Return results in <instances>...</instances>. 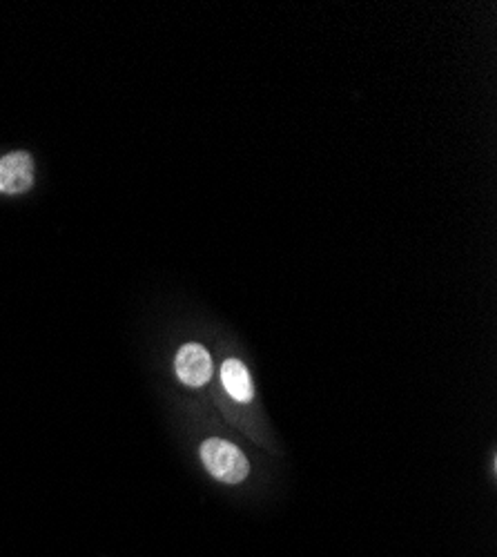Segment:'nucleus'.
Here are the masks:
<instances>
[{
    "mask_svg": "<svg viewBox=\"0 0 497 557\" xmlns=\"http://www.w3.org/2000/svg\"><path fill=\"white\" fill-rule=\"evenodd\" d=\"M199 455L206 471L223 484H241L250 475L248 457L228 439L208 437L199 446Z\"/></svg>",
    "mask_w": 497,
    "mask_h": 557,
    "instance_id": "nucleus-1",
    "label": "nucleus"
},
{
    "mask_svg": "<svg viewBox=\"0 0 497 557\" xmlns=\"http://www.w3.org/2000/svg\"><path fill=\"white\" fill-rule=\"evenodd\" d=\"M174 370L185 386L201 388L212 379L214 366L210 353L201 344H185L174 359Z\"/></svg>",
    "mask_w": 497,
    "mask_h": 557,
    "instance_id": "nucleus-2",
    "label": "nucleus"
},
{
    "mask_svg": "<svg viewBox=\"0 0 497 557\" xmlns=\"http://www.w3.org/2000/svg\"><path fill=\"white\" fill-rule=\"evenodd\" d=\"M34 163L25 152H14L0 159V192L21 194L32 188Z\"/></svg>",
    "mask_w": 497,
    "mask_h": 557,
    "instance_id": "nucleus-3",
    "label": "nucleus"
},
{
    "mask_svg": "<svg viewBox=\"0 0 497 557\" xmlns=\"http://www.w3.org/2000/svg\"><path fill=\"white\" fill-rule=\"evenodd\" d=\"M221 384L226 393L239 404H248L255 399V386L248 368L239 359H226L221 366Z\"/></svg>",
    "mask_w": 497,
    "mask_h": 557,
    "instance_id": "nucleus-4",
    "label": "nucleus"
}]
</instances>
